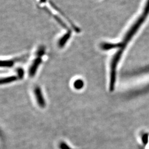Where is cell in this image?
I'll list each match as a JSON object with an SVG mask.
<instances>
[{"label": "cell", "instance_id": "cell-1", "mask_svg": "<svg viewBox=\"0 0 149 149\" xmlns=\"http://www.w3.org/2000/svg\"><path fill=\"white\" fill-rule=\"evenodd\" d=\"M149 0L146 3V5L144 8L143 13L139 17V19L134 23L133 25L131 27L130 29L127 32L122 42L120 44V50H118L117 53L113 56L111 64V69H110V80L111 81H115L116 80V71L117 68L118 64L120 59L122 57L124 49L127 46L128 43L133 37L136 34L140 27L143 24L144 22L145 21L146 18L149 15Z\"/></svg>", "mask_w": 149, "mask_h": 149}, {"label": "cell", "instance_id": "cell-2", "mask_svg": "<svg viewBox=\"0 0 149 149\" xmlns=\"http://www.w3.org/2000/svg\"><path fill=\"white\" fill-rule=\"evenodd\" d=\"M34 94L37 101L38 104L40 107L44 108L45 106V102L43 97V93L40 88L39 87H36L34 90Z\"/></svg>", "mask_w": 149, "mask_h": 149}, {"label": "cell", "instance_id": "cell-3", "mask_svg": "<svg viewBox=\"0 0 149 149\" xmlns=\"http://www.w3.org/2000/svg\"><path fill=\"white\" fill-rule=\"evenodd\" d=\"M41 61H42V60L40 58H38V59H36L34 61L33 64H32V66H31V68L29 69V76L31 77H33L36 74L39 65L40 64Z\"/></svg>", "mask_w": 149, "mask_h": 149}, {"label": "cell", "instance_id": "cell-4", "mask_svg": "<svg viewBox=\"0 0 149 149\" xmlns=\"http://www.w3.org/2000/svg\"><path fill=\"white\" fill-rule=\"evenodd\" d=\"M17 80V77L15 76L2 78V79H0V85H3V84L11 83Z\"/></svg>", "mask_w": 149, "mask_h": 149}, {"label": "cell", "instance_id": "cell-5", "mask_svg": "<svg viewBox=\"0 0 149 149\" xmlns=\"http://www.w3.org/2000/svg\"><path fill=\"white\" fill-rule=\"evenodd\" d=\"M84 85V81L82 80L78 79V80H76L74 83V88L77 89V90H80L81 89Z\"/></svg>", "mask_w": 149, "mask_h": 149}, {"label": "cell", "instance_id": "cell-6", "mask_svg": "<svg viewBox=\"0 0 149 149\" xmlns=\"http://www.w3.org/2000/svg\"><path fill=\"white\" fill-rule=\"evenodd\" d=\"M70 36V34H66V35L64 36V37L60 39V42H59V46H60V47H63L64 44L66 43V41H67V40H68V39L69 38Z\"/></svg>", "mask_w": 149, "mask_h": 149}, {"label": "cell", "instance_id": "cell-7", "mask_svg": "<svg viewBox=\"0 0 149 149\" xmlns=\"http://www.w3.org/2000/svg\"><path fill=\"white\" fill-rule=\"evenodd\" d=\"M13 62L11 61H1L0 60V67H10L12 66Z\"/></svg>", "mask_w": 149, "mask_h": 149}, {"label": "cell", "instance_id": "cell-8", "mask_svg": "<svg viewBox=\"0 0 149 149\" xmlns=\"http://www.w3.org/2000/svg\"><path fill=\"white\" fill-rule=\"evenodd\" d=\"M60 148L61 149H70L69 146L65 143H62L60 144Z\"/></svg>", "mask_w": 149, "mask_h": 149}, {"label": "cell", "instance_id": "cell-9", "mask_svg": "<svg viewBox=\"0 0 149 149\" xmlns=\"http://www.w3.org/2000/svg\"><path fill=\"white\" fill-rule=\"evenodd\" d=\"M18 72H18V77L22 78V77H23V71L21 70H19Z\"/></svg>", "mask_w": 149, "mask_h": 149}]
</instances>
